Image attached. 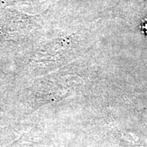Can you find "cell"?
Listing matches in <instances>:
<instances>
[{
    "label": "cell",
    "mask_w": 147,
    "mask_h": 147,
    "mask_svg": "<svg viewBox=\"0 0 147 147\" xmlns=\"http://www.w3.org/2000/svg\"><path fill=\"white\" fill-rule=\"evenodd\" d=\"M140 29L143 34L147 36V18L142 20V23L140 25Z\"/></svg>",
    "instance_id": "cell-1"
}]
</instances>
